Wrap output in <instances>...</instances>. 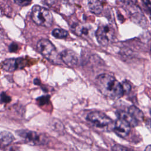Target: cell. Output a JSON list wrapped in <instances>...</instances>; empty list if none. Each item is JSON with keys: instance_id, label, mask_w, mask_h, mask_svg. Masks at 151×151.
I'll return each mask as SVG.
<instances>
[{"instance_id": "obj_24", "label": "cell", "mask_w": 151, "mask_h": 151, "mask_svg": "<svg viewBox=\"0 0 151 151\" xmlns=\"http://www.w3.org/2000/svg\"><path fill=\"white\" fill-rule=\"evenodd\" d=\"M44 4L48 6H52L55 2L56 0H42Z\"/></svg>"}, {"instance_id": "obj_20", "label": "cell", "mask_w": 151, "mask_h": 151, "mask_svg": "<svg viewBox=\"0 0 151 151\" xmlns=\"http://www.w3.org/2000/svg\"><path fill=\"white\" fill-rule=\"evenodd\" d=\"M142 3L143 4V6L145 7V10L148 13V14L150 15V2L149 0H142Z\"/></svg>"}, {"instance_id": "obj_12", "label": "cell", "mask_w": 151, "mask_h": 151, "mask_svg": "<svg viewBox=\"0 0 151 151\" xmlns=\"http://www.w3.org/2000/svg\"><path fill=\"white\" fill-rule=\"evenodd\" d=\"M117 117L119 119H123L127 122L132 127H135L138 124V122L129 113L128 111H118L116 113Z\"/></svg>"}, {"instance_id": "obj_6", "label": "cell", "mask_w": 151, "mask_h": 151, "mask_svg": "<svg viewBox=\"0 0 151 151\" xmlns=\"http://www.w3.org/2000/svg\"><path fill=\"white\" fill-rule=\"evenodd\" d=\"M95 34L98 42L103 46H106L112 42L115 35V32L111 25L102 24L99 26Z\"/></svg>"}, {"instance_id": "obj_11", "label": "cell", "mask_w": 151, "mask_h": 151, "mask_svg": "<svg viewBox=\"0 0 151 151\" xmlns=\"http://www.w3.org/2000/svg\"><path fill=\"white\" fill-rule=\"evenodd\" d=\"M88 6L94 14H100L103 9V5L100 0H88Z\"/></svg>"}, {"instance_id": "obj_23", "label": "cell", "mask_w": 151, "mask_h": 151, "mask_svg": "<svg viewBox=\"0 0 151 151\" xmlns=\"http://www.w3.org/2000/svg\"><path fill=\"white\" fill-rule=\"evenodd\" d=\"M9 49L10 52H15L18 50V45L15 43H12L10 45Z\"/></svg>"}, {"instance_id": "obj_8", "label": "cell", "mask_w": 151, "mask_h": 151, "mask_svg": "<svg viewBox=\"0 0 151 151\" xmlns=\"http://www.w3.org/2000/svg\"><path fill=\"white\" fill-rule=\"evenodd\" d=\"M132 126L125 120L118 118L114 123L113 130L119 136L125 137L129 135Z\"/></svg>"}, {"instance_id": "obj_10", "label": "cell", "mask_w": 151, "mask_h": 151, "mask_svg": "<svg viewBox=\"0 0 151 151\" xmlns=\"http://www.w3.org/2000/svg\"><path fill=\"white\" fill-rule=\"evenodd\" d=\"M60 57L62 62L70 67H75L78 64V57L73 50H65L63 51L60 54Z\"/></svg>"}, {"instance_id": "obj_17", "label": "cell", "mask_w": 151, "mask_h": 151, "mask_svg": "<svg viewBox=\"0 0 151 151\" xmlns=\"http://www.w3.org/2000/svg\"><path fill=\"white\" fill-rule=\"evenodd\" d=\"M112 150L113 151H134L119 144H116L113 145L112 147Z\"/></svg>"}, {"instance_id": "obj_25", "label": "cell", "mask_w": 151, "mask_h": 151, "mask_svg": "<svg viewBox=\"0 0 151 151\" xmlns=\"http://www.w3.org/2000/svg\"><path fill=\"white\" fill-rule=\"evenodd\" d=\"M63 3L68 4H73L76 2V0H61Z\"/></svg>"}, {"instance_id": "obj_26", "label": "cell", "mask_w": 151, "mask_h": 151, "mask_svg": "<svg viewBox=\"0 0 151 151\" xmlns=\"http://www.w3.org/2000/svg\"><path fill=\"white\" fill-rule=\"evenodd\" d=\"M145 151H151V149H150V146L149 145L145 149Z\"/></svg>"}, {"instance_id": "obj_9", "label": "cell", "mask_w": 151, "mask_h": 151, "mask_svg": "<svg viewBox=\"0 0 151 151\" xmlns=\"http://www.w3.org/2000/svg\"><path fill=\"white\" fill-rule=\"evenodd\" d=\"M25 65L24 58H9L4 60L2 64L1 67L3 70L12 72L18 68H21Z\"/></svg>"}, {"instance_id": "obj_1", "label": "cell", "mask_w": 151, "mask_h": 151, "mask_svg": "<svg viewBox=\"0 0 151 151\" xmlns=\"http://www.w3.org/2000/svg\"><path fill=\"white\" fill-rule=\"evenodd\" d=\"M95 84L99 90L109 99L117 100L124 94L121 83L109 74L98 76L95 80Z\"/></svg>"}, {"instance_id": "obj_21", "label": "cell", "mask_w": 151, "mask_h": 151, "mask_svg": "<svg viewBox=\"0 0 151 151\" xmlns=\"http://www.w3.org/2000/svg\"><path fill=\"white\" fill-rule=\"evenodd\" d=\"M1 99H0V101L1 103H8L11 101V98L7 96L5 93H2L1 94Z\"/></svg>"}, {"instance_id": "obj_5", "label": "cell", "mask_w": 151, "mask_h": 151, "mask_svg": "<svg viewBox=\"0 0 151 151\" xmlns=\"http://www.w3.org/2000/svg\"><path fill=\"white\" fill-rule=\"evenodd\" d=\"M120 2L124 6L133 22L143 27L147 25V21L145 15L133 0H120Z\"/></svg>"}, {"instance_id": "obj_14", "label": "cell", "mask_w": 151, "mask_h": 151, "mask_svg": "<svg viewBox=\"0 0 151 151\" xmlns=\"http://www.w3.org/2000/svg\"><path fill=\"white\" fill-rule=\"evenodd\" d=\"M75 33L84 38L88 37L91 35V28L86 25H77L74 27Z\"/></svg>"}, {"instance_id": "obj_18", "label": "cell", "mask_w": 151, "mask_h": 151, "mask_svg": "<svg viewBox=\"0 0 151 151\" xmlns=\"http://www.w3.org/2000/svg\"><path fill=\"white\" fill-rule=\"evenodd\" d=\"M122 88H123V92L124 93H129L130 90H131V86L130 84L127 82V81H123L122 83Z\"/></svg>"}, {"instance_id": "obj_15", "label": "cell", "mask_w": 151, "mask_h": 151, "mask_svg": "<svg viewBox=\"0 0 151 151\" xmlns=\"http://www.w3.org/2000/svg\"><path fill=\"white\" fill-rule=\"evenodd\" d=\"M128 113L138 122L142 121L144 119L143 112L135 106H131L128 109Z\"/></svg>"}, {"instance_id": "obj_4", "label": "cell", "mask_w": 151, "mask_h": 151, "mask_svg": "<svg viewBox=\"0 0 151 151\" xmlns=\"http://www.w3.org/2000/svg\"><path fill=\"white\" fill-rule=\"evenodd\" d=\"M31 18L36 24L45 27H50L53 21L50 11L38 5H35L32 8Z\"/></svg>"}, {"instance_id": "obj_2", "label": "cell", "mask_w": 151, "mask_h": 151, "mask_svg": "<svg viewBox=\"0 0 151 151\" xmlns=\"http://www.w3.org/2000/svg\"><path fill=\"white\" fill-rule=\"evenodd\" d=\"M37 48L40 53L53 64H61L63 63L60 54L48 40L44 38L40 40L37 43Z\"/></svg>"}, {"instance_id": "obj_13", "label": "cell", "mask_w": 151, "mask_h": 151, "mask_svg": "<svg viewBox=\"0 0 151 151\" xmlns=\"http://www.w3.org/2000/svg\"><path fill=\"white\" fill-rule=\"evenodd\" d=\"M14 137L9 132H0V147H5L11 144Z\"/></svg>"}, {"instance_id": "obj_7", "label": "cell", "mask_w": 151, "mask_h": 151, "mask_svg": "<svg viewBox=\"0 0 151 151\" xmlns=\"http://www.w3.org/2000/svg\"><path fill=\"white\" fill-rule=\"evenodd\" d=\"M16 133L27 143L31 145H42L47 143L45 136L37 132L22 129L17 130Z\"/></svg>"}, {"instance_id": "obj_19", "label": "cell", "mask_w": 151, "mask_h": 151, "mask_svg": "<svg viewBox=\"0 0 151 151\" xmlns=\"http://www.w3.org/2000/svg\"><path fill=\"white\" fill-rule=\"evenodd\" d=\"M50 97L48 96H41L37 99V101L38 102L39 104L40 105H43L48 102L49 100Z\"/></svg>"}, {"instance_id": "obj_3", "label": "cell", "mask_w": 151, "mask_h": 151, "mask_svg": "<svg viewBox=\"0 0 151 151\" xmlns=\"http://www.w3.org/2000/svg\"><path fill=\"white\" fill-rule=\"evenodd\" d=\"M86 119L96 127L104 130H109L113 129L114 123L112 120L105 113L94 111L88 113Z\"/></svg>"}, {"instance_id": "obj_22", "label": "cell", "mask_w": 151, "mask_h": 151, "mask_svg": "<svg viewBox=\"0 0 151 151\" xmlns=\"http://www.w3.org/2000/svg\"><path fill=\"white\" fill-rule=\"evenodd\" d=\"M16 3H17L18 5H21V6H26L29 5L31 0H14Z\"/></svg>"}, {"instance_id": "obj_16", "label": "cell", "mask_w": 151, "mask_h": 151, "mask_svg": "<svg viewBox=\"0 0 151 151\" xmlns=\"http://www.w3.org/2000/svg\"><path fill=\"white\" fill-rule=\"evenodd\" d=\"M52 35L57 38H64L68 35V32L63 29L56 28L52 31Z\"/></svg>"}]
</instances>
